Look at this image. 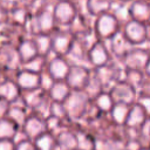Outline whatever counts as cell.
<instances>
[{"label":"cell","mask_w":150,"mask_h":150,"mask_svg":"<svg viewBox=\"0 0 150 150\" xmlns=\"http://www.w3.org/2000/svg\"><path fill=\"white\" fill-rule=\"evenodd\" d=\"M9 103L11 102H8V101H6V100H4V98L0 97V118L5 117V115L8 114V110L11 108L9 107Z\"/></svg>","instance_id":"cell-23"},{"label":"cell","mask_w":150,"mask_h":150,"mask_svg":"<svg viewBox=\"0 0 150 150\" xmlns=\"http://www.w3.org/2000/svg\"><path fill=\"white\" fill-rule=\"evenodd\" d=\"M28 95L26 96V102L28 105L33 107V108H36L42 101H43V97H42V91L41 90H38L36 89H33V90H28Z\"/></svg>","instance_id":"cell-16"},{"label":"cell","mask_w":150,"mask_h":150,"mask_svg":"<svg viewBox=\"0 0 150 150\" xmlns=\"http://www.w3.org/2000/svg\"><path fill=\"white\" fill-rule=\"evenodd\" d=\"M110 95H111L114 102L125 103V104H129V105L135 103L136 100H137L136 88L127 81L115 82L111 87Z\"/></svg>","instance_id":"cell-2"},{"label":"cell","mask_w":150,"mask_h":150,"mask_svg":"<svg viewBox=\"0 0 150 150\" xmlns=\"http://www.w3.org/2000/svg\"><path fill=\"white\" fill-rule=\"evenodd\" d=\"M124 150H129V149H124Z\"/></svg>","instance_id":"cell-27"},{"label":"cell","mask_w":150,"mask_h":150,"mask_svg":"<svg viewBox=\"0 0 150 150\" xmlns=\"http://www.w3.org/2000/svg\"><path fill=\"white\" fill-rule=\"evenodd\" d=\"M129 109H130V105L129 104L115 102L109 112H110L111 118H112V121L115 123H117V124H124L125 123V120H127V116H128V112H129Z\"/></svg>","instance_id":"cell-10"},{"label":"cell","mask_w":150,"mask_h":150,"mask_svg":"<svg viewBox=\"0 0 150 150\" xmlns=\"http://www.w3.org/2000/svg\"><path fill=\"white\" fill-rule=\"evenodd\" d=\"M88 73L84 69L81 68H76L73 69L70 71H68L67 74V80L66 82L68 83V86L70 88L74 89H82L86 87V84L88 83Z\"/></svg>","instance_id":"cell-5"},{"label":"cell","mask_w":150,"mask_h":150,"mask_svg":"<svg viewBox=\"0 0 150 150\" xmlns=\"http://www.w3.org/2000/svg\"><path fill=\"white\" fill-rule=\"evenodd\" d=\"M69 86L67 82H63L62 80L60 81H54L53 86L49 88V95L50 97L55 101V102H61L63 103V101L67 98V96L69 95Z\"/></svg>","instance_id":"cell-7"},{"label":"cell","mask_w":150,"mask_h":150,"mask_svg":"<svg viewBox=\"0 0 150 150\" xmlns=\"http://www.w3.org/2000/svg\"><path fill=\"white\" fill-rule=\"evenodd\" d=\"M34 145L36 150H55L56 138L46 131L34 139Z\"/></svg>","instance_id":"cell-11"},{"label":"cell","mask_w":150,"mask_h":150,"mask_svg":"<svg viewBox=\"0 0 150 150\" xmlns=\"http://www.w3.org/2000/svg\"><path fill=\"white\" fill-rule=\"evenodd\" d=\"M95 103L100 110H102L104 112H109L115 102H114L110 93H103L102 91L95 97Z\"/></svg>","instance_id":"cell-13"},{"label":"cell","mask_w":150,"mask_h":150,"mask_svg":"<svg viewBox=\"0 0 150 150\" xmlns=\"http://www.w3.org/2000/svg\"><path fill=\"white\" fill-rule=\"evenodd\" d=\"M76 141H77L76 148L80 150H94L95 149V142L87 135H83L82 132L76 134Z\"/></svg>","instance_id":"cell-15"},{"label":"cell","mask_w":150,"mask_h":150,"mask_svg":"<svg viewBox=\"0 0 150 150\" xmlns=\"http://www.w3.org/2000/svg\"><path fill=\"white\" fill-rule=\"evenodd\" d=\"M8 117L11 118V120H13L18 125L19 124H23V122L26 121V115H25V111L21 109V108H16V107H14V108H9V110H8Z\"/></svg>","instance_id":"cell-17"},{"label":"cell","mask_w":150,"mask_h":150,"mask_svg":"<svg viewBox=\"0 0 150 150\" xmlns=\"http://www.w3.org/2000/svg\"><path fill=\"white\" fill-rule=\"evenodd\" d=\"M22 125H23L25 135L27 136L28 139H35L38 136H40L41 134L48 130L46 122L40 116H35V115L27 117Z\"/></svg>","instance_id":"cell-3"},{"label":"cell","mask_w":150,"mask_h":150,"mask_svg":"<svg viewBox=\"0 0 150 150\" xmlns=\"http://www.w3.org/2000/svg\"><path fill=\"white\" fill-rule=\"evenodd\" d=\"M15 150H36V149L34 143L30 142V139H22L16 144Z\"/></svg>","instance_id":"cell-20"},{"label":"cell","mask_w":150,"mask_h":150,"mask_svg":"<svg viewBox=\"0 0 150 150\" xmlns=\"http://www.w3.org/2000/svg\"><path fill=\"white\" fill-rule=\"evenodd\" d=\"M74 150H80V149H77V148H76V149H74Z\"/></svg>","instance_id":"cell-26"},{"label":"cell","mask_w":150,"mask_h":150,"mask_svg":"<svg viewBox=\"0 0 150 150\" xmlns=\"http://www.w3.org/2000/svg\"><path fill=\"white\" fill-rule=\"evenodd\" d=\"M54 81L55 80L52 76H47V79H46V76H42V77H40V87L45 90H49V88L53 86Z\"/></svg>","instance_id":"cell-21"},{"label":"cell","mask_w":150,"mask_h":150,"mask_svg":"<svg viewBox=\"0 0 150 150\" xmlns=\"http://www.w3.org/2000/svg\"><path fill=\"white\" fill-rule=\"evenodd\" d=\"M50 112L53 114V116H56L57 118L62 117L66 115V109L63 107V104L61 102H55L50 105Z\"/></svg>","instance_id":"cell-18"},{"label":"cell","mask_w":150,"mask_h":150,"mask_svg":"<svg viewBox=\"0 0 150 150\" xmlns=\"http://www.w3.org/2000/svg\"><path fill=\"white\" fill-rule=\"evenodd\" d=\"M138 150H149V149H146V148H139Z\"/></svg>","instance_id":"cell-25"},{"label":"cell","mask_w":150,"mask_h":150,"mask_svg":"<svg viewBox=\"0 0 150 150\" xmlns=\"http://www.w3.org/2000/svg\"><path fill=\"white\" fill-rule=\"evenodd\" d=\"M56 144H59L62 150H74L77 146L76 135L69 131H63L59 134L56 138Z\"/></svg>","instance_id":"cell-12"},{"label":"cell","mask_w":150,"mask_h":150,"mask_svg":"<svg viewBox=\"0 0 150 150\" xmlns=\"http://www.w3.org/2000/svg\"><path fill=\"white\" fill-rule=\"evenodd\" d=\"M18 134V124L8 118H0V139H13Z\"/></svg>","instance_id":"cell-9"},{"label":"cell","mask_w":150,"mask_h":150,"mask_svg":"<svg viewBox=\"0 0 150 150\" xmlns=\"http://www.w3.org/2000/svg\"><path fill=\"white\" fill-rule=\"evenodd\" d=\"M146 121H148V116H146L144 109L142 108V105L139 103L135 102L130 105V109H129V112H128L124 124L131 129H139L146 123Z\"/></svg>","instance_id":"cell-4"},{"label":"cell","mask_w":150,"mask_h":150,"mask_svg":"<svg viewBox=\"0 0 150 150\" xmlns=\"http://www.w3.org/2000/svg\"><path fill=\"white\" fill-rule=\"evenodd\" d=\"M88 94L81 91L80 89H76L73 93H69L67 98L63 101V107L66 109V114L69 115L73 118H79L81 117L88 105Z\"/></svg>","instance_id":"cell-1"},{"label":"cell","mask_w":150,"mask_h":150,"mask_svg":"<svg viewBox=\"0 0 150 150\" xmlns=\"http://www.w3.org/2000/svg\"><path fill=\"white\" fill-rule=\"evenodd\" d=\"M137 103L142 105L148 118H150V95H139V97L137 98Z\"/></svg>","instance_id":"cell-19"},{"label":"cell","mask_w":150,"mask_h":150,"mask_svg":"<svg viewBox=\"0 0 150 150\" xmlns=\"http://www.w3.org/2000/svg\"><path fill=\"white\" fill-rule=\"evenodd\" d=\"M19 86L18 83H14L12 81H5L0 83V97L8 101L13 102L19 97Z\"/></svg>","instance_id":"cell-8"},{"label":"cell","mask_w":150,"mask_h":150,"mask_svg":"<svg viewBox=\"0 0 150 150\" xmlns=\"http://www.w3.org/2000/svg\"><path fill=\"white\" fill-rule=\"evenodd\" d=\"M0 150H15L13 139H0Z\"/></svg>","instance_id":"cell-22"},{"label":"cell","mask_w":150,"mask_h":150,"mask_svg":"<svg viewBox=\"0 0 150 150\" xmlns=\"http://www.w3.org/2000/svg\"><path fill=\"white\" fill-rule=\"evenodd\" d=\"M16 83L21 89L33 90L40 87V76L33 71H22L19 74Z\"/></svg>","instance_id":"cell-6"},{"label":"cell","mask_w":150,"mask_h":150,"mask_svg":"<svg viewBox=\"0 0 150 150\" xmlns=\"http://www.w3.org/2000/svg\"><path fill=\"white\" fill-rule=\"evenodd\" d=\"M49 70H50V76L55 81H60V80L67 77V74L69 71L68 67L63 62H59V61H55L50 66V69Z\"/></svg>","instance_id":"cell-14"},{"label":"cell","mask_w":150,"mask_h":150,"mask_svg":"<svg viewBox=\"0 0 150 150\" xmlns=\"http://www.w3.org/2000/svg\"><path fill=\"white\" fill-rule=\"evenodd\" d=\"M145 70H146V74L150 76V62L146 64V67H145Z\"/></svg>","instance_id":"cell-24"}]
</instances>
